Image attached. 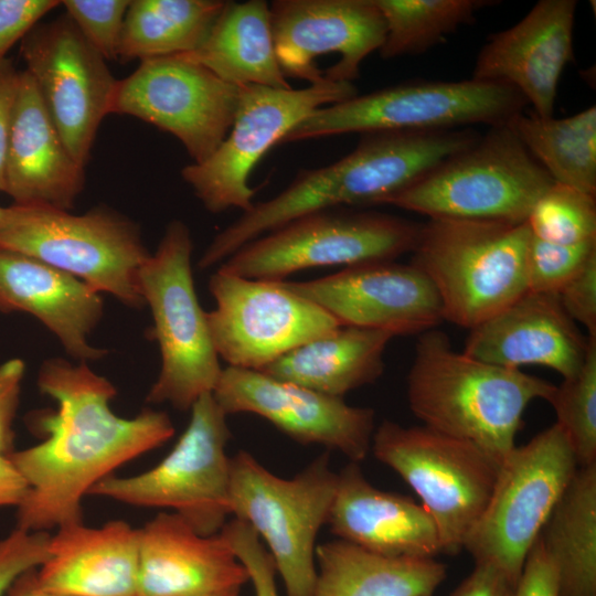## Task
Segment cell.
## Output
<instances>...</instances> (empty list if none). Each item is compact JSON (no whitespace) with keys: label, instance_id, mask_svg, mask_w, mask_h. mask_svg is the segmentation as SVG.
Listing matches in <instances>:
<instances>
[{"label":"cell","instance_id":"1","mask_svg":"<svg viewBox=\"0 0 596 596\" xmlns=\"http://www.w3.org/2000/svg\"><path fill=\"white\" fill-rule=\"evenodd\" d=\"M36 383L57 408L30 416V428L44 439L10 458L29 486L17 508V528L47 532L83 522L82 501L92 488L168 441L174 426L167 413L152 408L131 418L116 415L110 408L114 384L87 362L47 359Z\"/></svg>","mask_w":596,"mask_h":596},{"label":"cell","instance_id":"2","mask_svg":"<svg viewBox=\"0 0 596 596\" xmlns=\"http://www.w3.org/2000/svg\"><path fill=\"white\" fill-rule=\"evenodd\" d=\"M472 130H397L363 134L340 160L300 171L276 196L253 204L217 233L198 262L219 266L253 240L317 211L383 204L477 139Z\"/></svg>","mask_w":596,"mask_h":596},{"label":"cell","instance_id":"3","mask_svg":"<svg viewBox=\"0 0 596 596\" xmlns=\"http://www.w3.org/2000/svg\"><path fill=\"white\" fill-rule=\"evenodd\" d=\"M554 389L521 369L457 351L437 329L418 336L406 380L408 406L423 426L472 443L499 464L515 447L528 405L549 401Z\"/></svg>","mask_w":596,"mask_h":596},{"label":"cell","instance_id":"4","mask_svg":"<svg viewBox=\"0 0 596 596\" xmlns=\"http://www.w3.org/2000/svg\"><path fill=\"white\" fill-rule=\"evenodd\" d=\"M528 223L433 217L412 262L433 284L444 320L473 329L528 291Z\"/></svg>","mask_w":596,"mask_h":596},{"label":"cell","instance_id":"5","mask_svg":"<svg viewBox=\"0 0 596 596\" xmlns=\"http://www.w3.org/2000/svg\"><path fill=\"white\" fill-rule=\"evenodd\" d=\"M192 252L189 227L172 220L138 275L153 321L150 333L161 356L146 401L169 403L179 411H190L202 395L213 393L223 370L195 292Z\"/></svg>","mask_w":596,"mask_h":596},{"label":"cell","instance_id":"6","mask_svg":"<svg viewBox=\"0 0 596 596\" xmlns=\"http://www.w3.org/2000/svg\"><path fill=\"white\" fill-rule=\"evenodd\" d=\"M337 486L328 451L290 479L270 472L245 450L231 457L230 514L264 542L286 596L313 594L317 536L328 522Z\"/></svg>","mask_w":596,"mask_h":596},{"label":"cell","instance_id":"7","mask_svg":"<svg viewBox=\"0 0 596 596\" xmlns=\"http://www.w3.org/2000/svg\"><path fill=\"white\" fill-rule=\"evenodd\" d=\"M9 207L0 226V247L40 259L127 307L145 306L138 275L151 253L128 216L102 204L83 214L46 206Z\"/></svg>","mask_w":596,"mask_h":596},{"label":"cell","instance_id":"8","mask_svg":"<svg viewBox=\"0 0 596 596\" xmlns=\"http://www.w3.org/2000/svg\"><path fill=\"white\" fill-rule=\"evenodd\" d=\"M505 124L384 201L433 217L525 222L553 184Z\"/></svg>","mask_w":596,"mask_h":596},{"label":"cell","instance_id":"9","mask_svg":"<svg viewBox=\"0 0 596 596\" xmlns=\"http://www.w3.org/2000/svg\"><path fill=\"white\" fill-rule=\"evenodd\" d=\"M578 465L554 423L514 447L500 462L489 501L466 538L475 564H487L515 584L526 556Z\"/></svg>","mask_w":596,"mask_h":596},{"label":"cell","instance_id":"10","mask_svg":"<svg viewBox=\"0 0 596 596\" xmlns=\"http://www.w3.org/2000/svg\"><path fill=\"white\" fill-rule=\"evenodd\" d=\"M190 412L187 428L158 465L134 476L111 475L89 494L134 507L170 509L200 534H219L230 515L227 415L212 393L202 395Z\"/></svg>","mask_w":596,"mask_h":596},{"label":"cell","instance_id":"11","mask_svg":"<svg viewBox=\"0 0 596 596\" xmlns=\"http://www.w3.org/2000/svg\"><path fill=\"white\" fill-rule=\"evenodd\" d=\"M371 451L419 497L443 553L461 551L489 501L500 464L472 443L392 421L375 428Z\"/></svg>","mask_w":596,"mask_h":596},{"label":"cell","instance_id":"12","mask_svg":"<svg viewBox=\"0 0 596 596\" xmlns=\"http://www.w3.org/2000/svg\"><path fill=\"white\" fill-rule=\"evenodd\" d=\"M526 102L514 88L490 82L423 81L386 87L319 108L283 143L348 132L450 130L505 124Z\"/></svg>","mask_w":596,"mask_h":596},{"label":"cell","instance_id":"13","mask_svg":"<svg viewBox=\"0 0 596 596\" xmlns=\"http://www.w3.org/2000/svg\"><path fill=\"white\" fill-rule=\"evenodd\" d=\"M421 224L395 215L329 209L299 216L247 243L219 269L258 280H285L322 266L395 260L412 253Z\"/></svg>","mask_w":596,"mask_h":596},{"label":"cell","instance_id":"14","mask_svg":"<svg viewBox=\"0 0 596 596\" xmlns=\"http://www.w3.org/2000/svg\"><path fill=\"white\" fill-rule=\"evenodd\" d=\"M355 95L353 83L328 79L299 89L242 86L233 124L222 143L205 161L185 166L181 177L209 212H245L255 194L248 178L264 155L319 108Z\"/></svg>","mask_w":596,"mask_h":596},{"label":"cell","instance_id":"15","mask_svg":"<svg viewBox=\"0 0 596 596\" xmlns=\"http://www.w3.org/2000/svg\"><path fill=\"white\" fill-rule=\"evenodd\" d=\"M215 308L206 312L220 359L240 369L265 366L340 327L313 301L285 281L249 279L216 269L209 280Z\"/></svg>","mask_w":596,"mask_h":596},{"label":"cell","instance_id":"16","mask_svg":"<svg viewBox=\"0 0 596 596\" xmlns=\"http://www.w3.org/2000/svg\"><path fill=\"white\" fill-rule=\"evenodd\" d=\"M240 88L183 55L155 57L117 79L109 114L131 116L171 134L193 163H201L228 134Z\"/></svg>","mask_w":596,"mask_h":596},{"label":"cell","instance_id":"17","mask_svg":"<svg viewBox=\"0 0 596 596\" xmlns=\"http://www.w3.org/2000/svg\"><path fill=\"white\" fill-rule=\"evenodd\" d=\"M20 55L66 147L86 167L117 83L107 61L65 13L36 24Z\"/></svg>","mask_w":596,"mask_h":596},{"label":"cell","instance_id":"18","mask_svg":"<svg viewBox=\"0 0 596 596\" xmlns=\"http://www.w3.org/2000/svg\"><path fill=\"white\" fill-rule=\"evenodd\" d=\"M269 18L284 75L309 85L324 79L352 83L386 33L373 0H275Z\"/></svg>","mask_w":596,"mask_h":596},{"label":"cell","instance_id":"19","mask_svg":"<svg viewBox=\"0 0 596 596\" xmlns=\"http://www.w3.org/2000/svg\"><path fill=\"white\" fill-rule=\"evenodd\" d=\"M212 394L227 416L258 415L299 444L321 445L358 464L371 451L374 411L343 397L233 366L222 370Z\"/></svg>","mask_w":596,"mask_h":596},{"label":"cell","instance_id":"20","mask_svg":"<svg viewBox=\"0 0 596 596\" xmlns=\"http://www.w3.org/2000/svg\"><path fill=\"white\" fill-rule=\"evenodd\" d=\"M313 301L340 326L421 334L444 321L439 297L413 264L372 262L306 281L284 280Z\"/></svg>","mask_w":596,"mask_h":596},{"label":"cell","instance_id":"21","mask_svg":"<svg viewBox=\"0 0 596 596\" xmlns=\"http://www.w3.org/2000/svg\"><path fill=\"white\" fill-rule=\"evenodd\" d=\"M575 0H541L514 25L491 34L472 79L518 91L541 117H552L561 74L573 60Z\"/></svg>","mask_w":596,"mask_h":596},{"label":"cell","instance_id":"22","mask_svg":"<svg viewBox=\"0 0 596 596\" xmlns=\"http://www.w3.org/2000/svg\"><path fill=\"white\" fill-rule=\"evenodd\" d=\"M17 205L70 211L85 185V167L66 147L26 71L19 74L4 167Z\"/></svg>","mask_w":596,"mask_h":596},{"label":"cell","instance_id":"23","mask_svg":"<svg viewBox=\"0 0 596 596\" xmlns=\"http://www.w3.org/2000/svg\"><path fill=\"white\" fill-rule=\"evenodd\" d=\"M138 531L137 596H203L248 582L222 532L202 535L174 512L158 513Z\"/></svg>","mask_w":596,"mask_h":596},{"label":"cell","instance_id":"24","mask_svg":"<svg viewBox=\"0 0 596 596\" xmlns=\"http://www.w3.org/2000/svg\"><path fill=\"white\" fill-rule=\"evenodd\" d=\"M469 331L462 350L467 355L510 369L542 365L563 379L578 372L587 353L588 338L565 312L556 294L528 290Z\"/></svg>","mask_w":596,"mask_h":596},{"label":"cell","instance_id":"25","mask_svg":"<svg viewBox=\"0 0 596 596\" xmlns=\"http://www.w3.org/2000/svg\"><path fill=\"white\" fill-rule=\"evenodd\" d=\"M0 311L35 317L78 362L97 361L108 351L91 344L104 315L99 292L40 259L0 247Z\"/></svg>","mask_w":596,"mask_h":596},{"label":"cell","instance_id":"26","mask_svg":"<svg viewBox=\"0 0 596 596\" xmlns=\"http://www.w3.org/2000/svg\"><path fill=\"white\" fill-rule=\"evenodd\" d=\"M327 524L337 539L389 557L435 558L443 553L437 526L424 507L375 488L358 462L338 472Z\"/></svg>","mask_w":596,"mask_h":596},{"label":"cell","instance_id":"27","mask_svg":"<svg viewBox=\"0 0 596 596\" xmlns=\"http://www.w3.org/2000/svg\"><path fill=\"white\" fill-rule=\"evenodd\" d=\"M139 531L124 520L56 529L45 562L31 573L41 589L68 596H137Z\"/></svg>","mask_w":596,"mask_h":596},{"label":"cell","instance_id":"28","mask_svg":"<svg viewBox=\"0 0 596 596\" xmlns=\"http://www.w3.org/2000/svg\"><path fill=\"white\" fill-rule=\"evenodd\" d=\"M393 338L386 331L340 326L292 349L260 372L326 395L343 397L381 377L383 355Z\"/></svg>","mask_w":596,"mask_h":596},{"label":"cell","instance_id":"29","mask_svg":"<svg viewBox=\"0 0 596 596\" xmlns=\"http://www.w3.org/2000/svg\"><path fill=\"white\" fill-rule=\"evenodd\" d=\"M312 596H434L447 576L435 558L380 555L336 539L317 545Z\"/></svg>","mask_w":596,"mask_h":596},{"label":"cell","instance_id":"30","mask_svg":"<svg viewBox=\"0 0 596 596\" xmlns=\"http://www.w3.org/2000/svg\"><path fill=\"white\" fill-rule=\"evenodd\" d=\"M181 55L238 87L291 88L277 61L265 0L227 1L203 43Z\"/></svg>","mask_w":596,"mask_h":596},{"label":"cell","instance_id":"31","mask_svg":"<svg viewBox=\"0 0 596 596\" xmlns=\"http://www.w3.org/2000/svg\"><path fill=\"white\" fill-rule=\"evenodd\" d=\"M563 596H596V464L578 467L540 533Z\"/></svg>","mask_w":596,"mask_h":596},{"label":"cell","instance_id":"32","mask_svg":"<svg viewBox=\"0 0 596 596\" xmlns=\"http://www.w3.org/2000/svg\"><path fill=\"white\" fill-rule=\"evenodd\" d=\"M224 0H130L118 60H149L195 51L226 6Z\"/></svg>","mask_w":596,"mask_h":596},{"label":"cell","instance_id":"33","mask_svg":"<svg viewBox=\"0 0 596 596\" xmlns=\"http://www.w3.org/2000/svg\"><path fill=\"white\" fill-rule=\"evenodd\" d=\"M507 125L551 179L596 195V107L564 117L520 111Z\"/></svg>","mask_w":596,"mask_h":596},{"label":"cell","instance_id":"34","mask_svg":"<svg viewBox=\"0 0 596 596\" xmlns=\"http://www.w3.org/2000/svg\"><path fill=\"white\" fill-rule=\"evenodd\" d=\"M386 33L379 50L385 58L419 54L475 19L485 0H373Z\"/></svg>","mask_w":596,"mask_h":596},{"label":"cell","instance_id":"35","mask_svg":"<svg viewBox=\"0 0 596 596\" xmlns=\"http://www.w3.org/2000/svg\"><path fill=\"white\" fill-rule=\"evenodd\" d=\"M587 338L581 369L563 379L547 401L578 467L596 464V337Z\"/></svg>","mask_w":596,"mask_h":596},{"label":"cell","instance_id":"36","mask_svg":"<svg viewBox=\"0 0 596 596\" xmlns=\"http://www.w3.org/2000/svg\"><path fill=\"white\" fill-rule=\"evenodd\" d=\"M531 235L554 244L596 241V195L553 182L532 207Z\"/></svg>","mask_w":596,"mask_h":596},{"label":"cell","instance_id":"37","mask_svg":"<svg viewBox=\"0 0 596 596\" xmlns=\"http://www.w3.org/2000/svg\"><path fill=\"white\" fill-rule=\"evenodd\" d=\"M594 253L596 241L562 245L531 235L525 260L528 290L557 295Z\"/></svg>","mask_w":596,"mask_h":596},{"label":"cell","instance_id":"38","mask_svg":"<svg viewBox=\"0 0 596 596\" xmlns=\"http://www.w3.org/2000/svg\"><path fill=\"white\" fill-rule=\"evenodd\" d=\"M130 0H64L61 6L86 41L106 60H118Z\"/></svg>","mask_w":596,"mask_h":596},{"label":"cell","instance_id":"39","mask_svg":"<svg viewBox=\"0 0 596 596\" xmlns=\"http://www.w3.org/2000/svg\"><path fill=\"white\" fill-rule=\"evenodd\" d=\"M49 532L20 528L0 539V596H6L25 574L38 570L47 558Z\"/></svg>","mask_w":596,"mask_h":596},{"label":"cell","instance_id":"40","mask_svg":"<svg viewBox=\"0 0 596 596\" xmlns=\"http://www.w3.org/2000/svg\"><path fill=\"white\" fill-rule=\"evenodd\" d=\"M221 532L246 570L255 596H279L275 564L255 531L245 522L233 519L227 521Z\"/></svg>","mask_w":596,"mask_h":596},{"label":"cell","instance_id":"41","mask_svg":"<svg viewBox=\"0 0 596 596\" xmlns=\"http://www.w3.org/2000/svg\"><path fill=\"white\" fill-rule=\"evenodd\" d=\"M56 0H0V62L52 10Z\"/></svg>","mask_w":596,"mask_h":596},{"label":"cell","instance_id":"42","mask_svg":"<svg viewBox=\"0 0 596 596\" xmlns=\"http://www.w3.org/2000/svg\"><path fill=\"white\" fill-rule=\"evenodd\" d=\"M568 317L596 337V253L557 294Z\"/></svg>","mask_w":596,"mask_h":596},{"label":"cell","instance_id":"43","mask_svg":"<svg viewBox=\"0 0 596 596\" xmlns=\"http://www.w3.org/2000/svg\"><path fill=\"white\" fill-rule=\"evenodd\" d=\"M25 373L23 360L14 358L0 364V454L10 456L14 449V418Z\"/></svg>","mask_w":596,"mask_h":596},{"label":"cell","instance_id":"44","mask_svg":"<svg viewBox=\"0 0 596 596\" xmlns=\"http://www.w3.org/2000/svg\"><path fill=\"white\" fill-rule=\"evenodd\" d=\"M514 596H563L556 571L543 549L540 536L526 556Z\"/></svg>","mask_w":596,"mask_h":596},{"label":"cell","instance_id":"45","mask_svg":"<svg viewBox=\"0 0 596 596\" xmlns=\"http://www.w3.org/2000/svg\"><path fill=\"white\" fill-rule=\"evenodd\" d=\"M515 583L487 564H475L472 572L450 596H514Z\"/></svg>","mask_w":596,"mask_h":596},{"label":"cell","instance_id":"46","mask_svg":"<svg viewBox=\"0 0 596 596\" xmlns=\"http://www.w3.org/2000/svg\"><path fill=\"white\" fill-rule=\"evenodd\" d=\"M19 74L8 57L0 62V192L6 191V155Z\"/></svg>","mask_w":596,"mask_h":596},{"label":"cell","instance_id":"47","mask_svg":"<svg viewBox=\"0 0 596 596\" xmlns=\"http://www.w3.org/2000/svg\"><path fill=\"white\" fill-rule=\"evenodd\" d=\"M29 486L10 458L0 454V508H18L24 500Z\"/></svg>","mask_w":596,"mask_h":596},{"label":"cell","instance_id":"48","mask_svg":"<svg viewBox=\"0 0 596 596\" xmlns=\"http://www.w3.org/2000/svg\"><path fill=\"white\" fill-rule=\"evenodd\" d=\"M32 572L22 576L12 586V588L8 593V596H68V595H63V594L47 592V590L38 588L31 579Z\"/></svg>","mask_w":596,"mask_h":596},{"label":"cell","instance_id":"49","mask_svg":"<svg viewBox=\"0 0 596 596\" xmlns=\"http://www.w3.org/2000/svg\"><path fill=\"white\" fill-rule=\"evenodd\" d=\"M240 593H241V588H231V589H226V590H222V592H217L213 594H207L203 596H240Z\"/></svg>","mask_w":596,"mask_h":596},{"label":"cell","instance_id":"50","mask_svg":"<svg viewBox=\"0 0 596 596\" xmlns=\"http://www.w3.org/2000/svg\"><path fill=\"white\" fill-rule=\"evenodd\" d=\"M9 211H10L9 206H0V226L6 222L9 215Z\"/></svg>","mask_w":596,"mask_h":596}]
</instances>
